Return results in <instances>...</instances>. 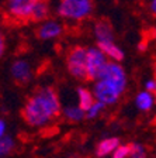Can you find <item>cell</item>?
<instances>
[{
	"label": "cell",
	"mask_w": 156,
	"mask_h": 158,
	"mask_svg": "<svg viewBox=\"0 0 156 158\" xmlns=\"http://www.w3.org/2000/svg\"><path fill=\"white\" fill-rule=\"evenodd\" d=\"M103 109H104V105H103V103L94 102L93 105H91V107L87 110V114H86V116H87L89 118H93V117H96V116H97L98 113L103 110Z\"/></svg>",
	"instance_id": "cell-19"
},
{
	"label": "cell",
	"mask_w": 156,
	"mask_h": 158,
	"mask_svg": "<svg viewBox=\"0 0 156 158\" xmlns=\"http://www.w3.org/2000/svg\"><path fill=\"white\" fill-rule=\"evenodd\" d=\"M78 95H79V107L83 112H87L89 109L91 107V105L94 103V98L90 93V90L85 88H79L78 89Z\"/></svg>",
	"instance_id": "cell-13"
},
{
	"label": "cell",
	"mask_w": 156,
	"mask_h": 158,
	"mask_svg": "<svg viewBox=\"0 0 156 158\" xmlns=\"http://www.w3.org/2000/svg\"><path fill=\"white\" fill-rule=\"evenodd\" d=\"M13 150H14L13 138L9 137V135H3V137H0V157H4V155L11 154Z\"/></svg>",
	"instance_id": "cell-16"
},
{
	"label": "cell",
	"mask_w": 156,
	"mask_h": 158,
	"mask_svg": "<svg viewBox=\"0 0 156 158\" xmlns=\"http://www.w3.org/2000/svg\"><path fill=\"white\" fill-rule=\"evenodd\" d=\"M11 73H13L14 81L21 86L27 85L31 78V69L26 61H16L11 66Z\"/></svg>",
	"instance_id": "cell-8"
},
{
	"label": "cell",
	"mask_w": 156,
	"mask_h": 158,
	"mask_svg": "<svg viewBox=\"0 0 156 158\" xmlns=\"http://www.w3.org/2000/svg\"><path fill=\"white\" fill-rule=\"evenodd\" d=\"M97 79H101L104 82L110 83L111 86L117 88L120 92H124L125 82H127L124 69L115 62H106V65H104L103 71H101L100 76Z\"/></svg>",
	"instance_id": "cell-5"
},
{
	"label": "cell",
	"mask_w": 156,
	"mask_h": 158,
	"mask_svg": "<svg viewBox=\"0 0 156 158\" xmlns=\"http://www.w3.org/2000/svg\"><path fill=\"white\" fill-rule=\"evenodd\" d=\"M137 105L138 107L141 109V110H143V112H148V110H150L153 106V96L152 93L149 92H141L139 95L137 96Z\"/></svg>",
	"instance_id": "cell-15"
},
{
	"label": "cell",
	"mask_w": 156,
	"mask_h": 158,
	"mask_svg": "<svg viewBox=\"0 0 156 158\" xmlns=\"http://www.w3.org/2000/svg\"><path fill=\"white\" fill-rule=\"evenodd\" d=\"M118 144H120V141H118L117 138H106V140H103L97 145V155L98 157L108 155L110 152H113L118 147Z\"/></svg>",
	"instance_id": "cell-14"
},
{
	"label": "cell",
	"mask_w": 156,
	"mask_h": 158,
	"mask_svg": "<svg viewBox=\"0 0 156 158\" xmlns=\"http://www.w3.org/2000/svg\"><path fill=\"white\" fill-rule=\"evenodd\" d=\"M61 112V103L55 89L51 86L38 88L27 100L23 109V117L30 126L41 127L48 124Z\"/></svg>",
	"instance_id": "cell-1"
},
{
	"label": "cell",
	"mask_w": 156,
	"mask_h": 158,
	"mask_svg": "<svg viewBox=\"0 0 156 158\" xmlns=\"http://www.w3.org/2000/svg\"><path fill=\"white\" fill-rule=\"evenodd\" d=\"M49 13V2L48 0H37L31 13H30V23H38L48 17Z\"/></svg>",
	"instance_id": "cell-11"
},
{
	"label": "cell",
	"mask_w": 156,
	"mask_h": 158,
	"mask_svg": "<svg viewBox=\"0 0 156 158\" xmlns=\"http://www.w3.org/2000/svg\"><path fill=\"white\" fill-rule=\"evenodd\" d=\"M35 34L41 40L55 38V37H59L62 34V27L61 24L55 23V21H46L35 30Z\"/></svg>",
	"instance_id": "cell-9"
},
{
	"label": "cell",
	"mask_w": 156,
	"mask_h": 158,
	"mask_svg": "<svg viewBox=\"0 0 156 158\" xmlns=\"http://www.w3.org/2000/svg\"><path fill=\"white\" fill-rule=\"evenodd\" d=\"M3 51H4V38H3V35L0 34V55L3 54Z\"/></svg>",
	"instance_id": "cell-23"
},
{
	"label": "cell",
	"mask_w": 156,
	"mask_h": 158,
	"mask_svg": "<svg viewBox=\"0 0 156 158\" xmlns=\"http://www.w3.org/2000/svg\"><path fill=\"white\" fill-rule=\"evenodd\" d=\"M104 54L98 48H90L86 52V81H97L106 65Z\"/></svg>",
	"instance_id": "cell-4"
},
{
	"label": "cell",
	"mask_w": 156,
	"mask_h": 158,
	"mask_svg": "<svg viewBox=\"0 0 156 158\" xmlns=\"http://www.w3.org/2000/svg\"><path fill=\"white\" fill-rule=\"evenodd\" d=\"M97 47L104 55H108L110 58L115 59V61H121V59L124 58L122 51H121L113 41H98Z\"/></svg>",
	"instance_id": "cell-12"
},
{
	"label": "cell",
	"mask_w": 156,
	"mask_h": 158,
	"mask_svg": "<svg viewBox=\"0 0 156 158\" xmlns=\"http://www.w3.org/2000/svg\"><path fill=\"white\" fill-rule=\"evenodd\" d=\"M94 33L98 41H113V24L108 19H100L96 21Z\"/></svg>",
	"instance_id": "cell-10"
},
{
	"label": "cell",
	"mask_w": 156,
	"mask_h": 158,
	"mask_svg": "<svg viewBox=\"0 0 156 158\" xmlns=\"http://www.w3.org/2000/svg\"><path fill=\"white\" fill-rule=\"evenodd\" d=\"M4 130H6V124H4L3 120H0V137L4 135Z\"/></svg>",
	"instance_id": "cell-22"
},
{
	"label": "cell",
	"mask_w": 156,
	"mask_h": 158,
	"mask_svg": "<svg viewBox=\"0 0 156 158\" xmlns=\"http://www.w3.org/2000/svg\"><path fill=\"white\" fill-rule=\"evenodd\" d=\"M146 89L149 90V93H153L156 89V85H155V81H149V82L146 83Z\"/></svg>",
	"instance_id": "cell-21"
},
{
	"label": "cell",
	"mask_w": 156,
	"mask_h": 158,
	"mask_svg": "<svg viewBox=\"0 0 156 158\" xmlns=\"http://www.w3.org/2000/svg\"><path fill=\"white\" fill-rule=\"evenodd\" d=\"M93 0H61L59 14L72 20H83L93 10Z\"/></svg>",
	"instance_id": "cell-2"
},
{
	"label": "cell",
	"mask_w": 156,
	"mask_h": 158,
	"mask_svg": "<svg viewBox=\"0 0 156 158\" xmlns=\"http://www.w3.org/2000/svg\"><path fill=\"white\" fill-rule=\"evenodd\" d=\"M86 52L87 49L76 45L69 49L66 56V65L72 76L78 79H86Z\"/></svg>",
	"instance_id": "cell-3"
},
{
	"label": "cell",
	"mask_w": 156,
	"mask_h": 158,
	"mask_svg": "<svg viewBox=\"0 0 156 158\" xmlns=\"http://www.w3.org/2000/svg\"><path fill=\"white\" fill-rule=\"evenodd\" d=\"M37 0H7L9 14L13 17L14 23H30V13Z\"/></svg>",
	"instance_id": "cell-6"
},
{
	"label": "cell",
	"mask_w": 156,
	"mask_h": 158,
	"mask_svg": "<svg viewBox=\"0 0 156 158\" xmlns=\"http://www.w3.org/2000/svg\"><path fill=\"white\" fill-rule=\"evenodd\" d=\"M130 155L132 158H145V150L141 144L130 145Z\"/></svg>",
	"instance_id": "cell-18"
},
{
	"label": "cell",
	"mask_w": 156,
	"mask_h": 158,
	"mask_svg": "<svg viewBox=\"0 0 156 158\" xmlns=\"http://www.w3.org/2000/svg\"><path fill=\"white\" fill-rule=\"evenodd\" d=\"M121 95H122V92H120L117 88H114L101 79H97L94 86V96L97 99V102L103 103V105H113L120 99Z\"/></svg>",
	"instance_id": "cell-7"
},
{
	"label": "cell",
	"mask_w": 156,
	"mask_h": 158,
	"mask_svg": "<svg viewBox=\"0 0 156 158\" xmlns=\"http://www.w3.org/2000/svg\"><path fill=\"white\" fill-rule=\"evenodd\" d=\"M65 116L68 120L70 122H79L85 117V112L82 110L80 107H75V106H70V107L65 109Z\"/></svg>",
	"instance_id": "cell-17"
},
{
	"label": "cell",
	"mask_w": 156,
	"mask_h": 158,
	"mask_svg": "<svg viewBox=\"0 0 156 158\" xmlns=\"http://www.w3.org/2000/svg\"><path fill=\"white\" fill-rule=\"evenodd\" d=\"M130 155V145H118L115 150H114V155L113 158H125Z\"/></svg>",
	"instance_id": "cell-20"
},
{
	"label": "cell",
	"mask_w": 156,
	"mask_h": 158,
	"mask_svg": "<svg viewBox=\"0 0 156 158\" xmlns=\"http://www.w3.org/2000/svg\"><path fill=\"white\" fill-rule=\"evenodd\" d=\"M0 158H3V157H0Z\"/></svg>",
	"instance_id": "cell-24"
}]
</instances>
